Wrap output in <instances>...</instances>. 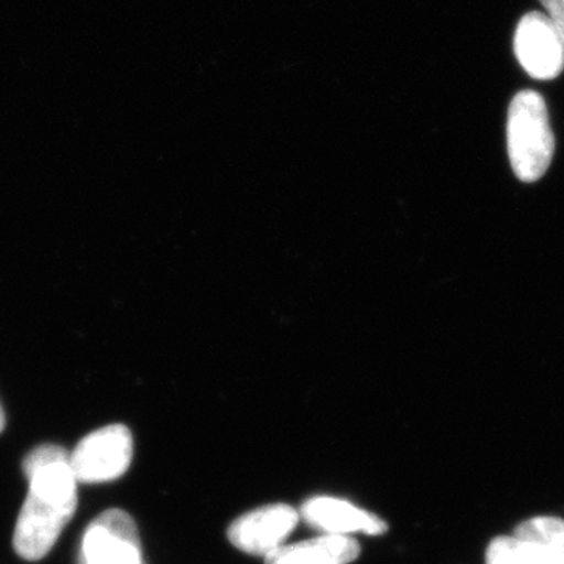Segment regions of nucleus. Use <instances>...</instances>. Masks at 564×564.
I'll return each instance as SVG.
<instances>
[{
    "label": "nucleus",
    "instance_id": "6e6552de",
    "mask_svg": "<svg viewBox=\"0 0 564 564\" xmlns=\"http://www.w3.org/2000/svg\"><path fill=\"white\" fill-rule=\"evenodd\" d=\"M361 554L351 536L322 534L303 543L284 544L265 556V564H350Z\"/></svg>",
    "mask_w": 564,
    "mask_h": 564
},
{
    "label": "nucleus",
    "instance_id": "f03ea898",
    "mask_svg": "<svg viewBox=\"0 0 564 564\" xmlns=\"http://www.w3.org/2000/svg\"><path fill=\"white\" fill-rule=\"evenodd\" d=\"M508 155L518 180L534 182L547 172L554 158L555 139L543 96L519 91L508 110Z\"/></svg>",
    "mask_w": 564,
    "mask_h": 564
},
{
    "label": "nucleus",
    "instance_id": "1a4fd4ad",
    "mask_svg": "<svg viewBox=\"0 0 564 564\" xmlns=\"http://www.w3.org/2000/svg\"><path fill=\"white\" fill-rule=\"evenodd\" d=\"M513 534L532 544L545 564H564L563 519L538 516L519 524Z\"/></svg>",
    "mask_w": 564,
    "mask_h": 564
},
{
    "label": "nucleus",
    "instance_id": "f8f14e48",
    "mask_svg": "<svg viewBox=\"0 0 564 564\" xmlns=\"http://www.w3.org/2000/svg\"><path fill=\"white\" fill-rule=\"evenodd\" d=\"M3 426H6V414H3L2 406H0V433H2Z\"/></svg>",
    "mask_w": 564,
    "mask_h": 564
},
{
    "label": "nucleus",
    "instance_id": "20e7f679",
    "mask_svg": "<svg viewBox=\"0 0 564 564\" xmlns=\"http://www.w3.org/2000/svg\"><path fill=\"white\" fill-rule=\"evenodd\" d=\"M80 564H143L132 516L117 508L99 514L82 538Z\"/></svg>",
    "mask_w": 564,
    "mask_h": 564
},
{
    "label": "nucleus",
    "instance_id": "9b49d317",
    "mask_svg": "<svg viewBox=\"0 0 564 564\" xmlns=\"http://www.w3.org/2000/svg\"><path fill=\"white\" fill-rule=\"evenodd\" d=\"M547 14L545 17L555 25L564 40V0H540Z\"/></svg>",
    "mask_w": 564,
    "mask_h": 564
},
{
    "label": "nucleus",
    "instance_id": "423d86ee",
    "mask_svg": "<svg viewBox=\"0 0 564 564\" xmlns=\"http://www.w3.org/2000/svg\"><path fill=\"white\" fill-rule=\"evenodd\" d=\"M299 522V511L289 505H267L236 519L229 527L228 536L245 554L267 556L284 545L285 538Z\"/></svg>",
    "mask_w": 564,
    "mask_h": 564
},
{
    "label": "nucleus",
    "instance_id": "39448f33",
    "mask_svg": "<svg viewBox=\"0 0 564 564\" xmlns=\"http://www.w3.org/2000/svg\"><path fill=\"white\" fill-rule=\"evenodd\" d=\"M514 54L533 79H556L564 70L563 36L540 11H530L519 21L514 33Z\"/></svg>",
    "mask_w": 564,
    "mask_h": 564
},
{
    "label": "nucleus",
    "instance_id": "9d476101",
    "mask_svg": "<svg viewBox=\"0 0 564 564\" xmlns=\"http://www.w3.org/2000/svg\"><path fill=\"white\" fill-rule=\"evenodd\" d=\"M486 564H545L536 549L521 538L500 536L489 544Z\"/></svg>",
    "mask_w": 564,
    "mask_h": 564
},
{
    "label": "nucleus",
    "instance_id": "0eeeda50",
    "mask_svg": "<svg viewBox=\"0 0 564 564\" xmlns=\"http://www.w3.org/2000/svg\"><path fill=\"white\" fill-rule=\"evenodd\" d=\"M300 518L323 534H383L388 530L378 516L336 497H314L303 505Z\"/></svg>",
    "mask_w": 564,
    "mask_h": 564
},
{
    "label": "nucleus",
    "instance_id": "7ed1b4c3",
    "mask_svg": "<svg viewBox=\"0 0 564 564\" xmlns=\"http://www.w3.org/2000/svg\"><path fill=\"white\" fill-rule=\"evenodd\" d=\"M133 437L124 425H107L85 436L69 455L77 484H107L128 473Z\"/></svg>",
    "mask_w": 564,
    "mask_h": 564
},
{
    "label": "nucleus",
    "instance_id": "f257e3e1",
    "mask_svg": "<svg viewBox=\"0 0 564 564\" xmlns=\"http://www.w3.org/2000/svg\"><path fill=\"white\" fill-rule=\"evenodd\" d=\"M22 469L31 489L18 516L13 545L21 558L39 562L50 554L76 513L77 480L69 454L61 445L33 448Z\"/></svg>",
    "mask_w": 564,
    "mask_h": 564
}]
</instances>
